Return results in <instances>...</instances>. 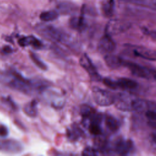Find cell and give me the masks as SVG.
<instances>
[{
    "label": "cell",
    "instance_id": "cell-1",
    "mask_svg": "<svg viewBox=\"0 0 156 156\" xmlns=\"http://www.w3.org/2000/svg\"><path fill=\"white\" fill-rule=\"evenodd\" d=\"M7 82L10 87L28 94H30L37 90H42L45 87L43 82H36L24 78L15 72L9 74Z\"/></svg>",
    "mask_w": 156,
    "mask_h": 156
},
{
    "label": "cell",
    "instance_id": "cell-2",
    "mask_svg": "<svg viewBox=\"0 0 156 156\" xmlns=\"http://www.w3.org/2000/svg\"><path fill=\"white\" fill-rule=\"evenodd\" d=\"M38 31L45 37L57 41L65 43L68 36L60 29L49 25H41L38 27Z\"/></svg>",
    "mask_w": 156,
    "mask_h": 156
},
{
    "label": "cell",
    "instance_id": "cell-3",
    "mask_svg": "<svg viewBox=\"0 0 156 156\" xmlns=\"http://www.w3.org/2000/svg\"><path fill=\"white\" fill-rule=\"evenodd\" d=\"M92 95L95 102L100 106H108L114 104L115 95L107 90L95 87L92 89Z\"/></svg>",
    "mask_w": 156,
    "mask_h": 156
},
{
    "label": "cell",
    "instance_id": "cell-4",
    "mask_svg": "<svg viewBox=\"0 0 156 156\" xmlns=\"http://www.w3.org/2000/svg\"><path fill=\"white\" fill-rule=\"evenodd\" d=\"M79 62L80 65L88 73L91 80L100 81L101 80V76L98 74L95 66L86 54H84L82 55L80 58Z\"/></svg>",
    "mask_w": 156,
    "mask_h": 156
},
{
    "label": "cell",
    "instance_id": "cell-5",
    "mask_svg": "<svg viewBox=\"0 0 156 156\" xmlns=\"http://www.w3.org/2000/svg\"><path fill=\"white\" fill-rule=\"evenodd\" d=\"M124 65L127 66L132 74L136 77L149 79L152 75V73L150 70L138 64L132 62H124Z\"/></svg>",
    "mask_w": 156,
    "mask_h": 156
},
{
    "label": "cell",
    "instance_id": "cell-6",
    "mask_svg": "<svg viewBox=\"0 0 156 156\" xmlns=\"http://www.w3.org/2000/svg\"><path fill=\"white\" fill-rule=\"evenodd\" d=\"M133 98H131L129 95L119 93L115 96L114 104L117 108L122 111H131L132 102Z\"/></svg>",
    "mask_w": 156,
    "mask_h": 156
},
{
    "label": "cell",
    "instance_id": "cell-7",
    "mask_svg": "<svg viewBox=\"0 0 156 156\" xmlns=\"http://www.w3.org/2000/svg\"><path fill=\"white\" fill-rule=\"evenodd\" d=\"M116 48V44L111 36L105 34L99 40L98 44V51L102 54L112 53Z\"/></svg>",
    "mask_w": 156,
    "mask_h": 156
},
{
    "label": "cell",
    "instance_id": "cell-8",
    "mask_svg": "<svg viewBox=\"0 0 156 156\" xmlns=\"http://www.w3.org/2000/svg\"><path fill=\"white\" fill-rule=\"evenodd\" d=\"M23 149L20 143L13 140H0V151L9 153L19 152Z\"/></svg>",
    "mask_w": 156,
    "mask_h": 156
},
{
    "label": "cell",
    "instance_id": "cell-9",
    "mask_svg": "<svg viewBox=\"0 0 156 156\" xmlns=\"http://www.w3.org/2000/svg\"><path fill=\"white\" fill-rule=\"evenodd\" d=\"M128 27L129 26L122 22L118 21H110L106 26L105 34L112 37L124 32Z\"/></svg>",
    "mask_w": 156,
    "mask_h": 156
},
{
    "label": "cell",
    "instance_id": "cell-10",
    "mask_svg": "<svg viewBox=\"0 0 156 156\" xmlns=\"http://www.w3.org/2000/svg\"><path fill=\"white\" fill-rule=\"evenodd\" d=\"M133 146V142L131 140L120 139L115 143V151L119 155H127L132 151Z\"/></svg>",
    "mask_w": 156,
    "mask_h": 156
},
{
    "label": "cell",
    "instance_id": "cell-11",
    "mask_svg": "<svg viewBox=\"0 0 156 156\" xmlns=\"http://www.w3.org/2000/svg\"><path fill=\"white\" fill-rule=\"evenodd\" d=\"M134 54L139 57L148 60H156V51L146 48H138L134 49Z\"/></svg>",
    "mask_w": 156,
    "mask_h": 156
},
{
    "label": "cell",
    "instance_id": "cell-12",
    "mask_svg": "<svg viewBox=\"0 0 156 156\" xmlns=\"http://www.w3.org/2000/svg\"><path fill=\"white\" fill-rule=\"evenodd\" d=\"M104 61L106 65L112 69H116L124 65V60L119 57L113 55L111 53L105 54L104 57Z\"/></svg>",
    "mask_w": 156,
    "mask_h": 156
},
{
    "label": "cell",
    "instance_id": "cell-13",
    "mask_svg": "<svg viewBox=\"0 0 156 156\" xmlns=\"http://www.w3.org/2000/svg\"><path fill=\"white\" fill-rule=\"evenodd\" d=\"M18 43L20 46L23 47L32 46V47L37 49H39L43 46L41 41H40L34 36H27L23 37L18 40Z\"/></svg>",
    "mask_w": 156,
    "mask_h": 156
},
{
    "label": "cell",
    "instance_id": "cell-14",
    "mask_svg": "<svg viewBox=\"0 0 156 156\" xmlns=\"http://www.w3.org/2000/svg\"><path fill=\"white\" fill-rule=\"evenodd\" d=\"M116 83L118 88L124 90H133L138 87V83L136 81L126 77L119 78L116 80Z\"/></svg>",
    "mask_w": 156,
    "mask_h": 156
},
{
    "label": "cell",
    "instance_id": "cell-15",
    "mask_svg": "<svg viewBox=\"0 0 156 156\" xmlns=\"http://www.w3.org/2000/svg\"><path fill=\"white\" fill-rule=\"evenodd\" d=\"M132 110L136 112H143L146 110H149L148 101H146L141 99L133 98L132 102Z\"/></svg>",
    "mask_w": 156,
    "mask_h": 156
},
{
    "label": "cell",
    "instance_id": "cell-16",
    "mask_svg": "<svg viewBox=\"0 0 156 156\" xmlns=\"http://www.w3.org/2000/svg\"><path fill=\"white\" fill-rule=\"evenodd\" d=\"M80 111L81 115L85 119L90 120L97 114L93 108L86 104H83L80 107Z\"/></svg>",
    "mask_w": 156,
    "mask_h": 156
},
{
    "label": "cell",
    "instance_id": "cell-17",
    "mask_svg": "<svg viewBox=\"0 0 156 156\" xmlns=\"http://www.w3.org/2000/svg\"><path fill=\"white\" fill-rule=\"evenodd\" d=\"M114 7V0H105L102 4V10L104 15L108 17L111 16L113 13Z\"/></svg>",
    "mask_w": 156,
    "mask_h": 156
},
{
    "label": "cell",
    "instance_id": "cell-18",
    "mask_svg": "<svg viewBox=\"0 0 156 156\" xmlns=\"http://www.w3.org/2000/svg\"><path fill=\"white\" fill-rule=\"evenodd\" d=\"M105 124L106 127L112 132H116L119 127L118 121L114 117L107 115L105 118Z\"/></svg>",
    "mask_w": 156,
    "mask_h": 156
},
{
    "label": "cell",
    "instance_id": "cell-19",
    "mask_svg": "<svg viewBox=\"0 0 156 156\" xmlns=\"http://www.w3.org/2000/svg\"><path fill=\"white\" fill-rule=\"evenodd\" d=\"M70 26L76 30H82L85 26V20L83 15H81L79 17H74L70 20Z\"/></svg>",
    "mask_w": 156,
    "mask_h": 156
},
{
    "label": "cell",
    "instance_id": "cell-20",
    "mask_svg": "<svg viewBox=\"0 0 156 156\" xmlns=\"http://www.w3.org/2000/svg\"><path fill=\"white\" fill-rule=\"evenodd\" d=\"M58 17V13L55 10H49L42 12L40 18L43 21L49 22L56 20Z\"/></svg>",
    "mask_w": 156,
    "mask_h": 156
},
{
    "label": "cell",
    "instance_id": "cell-21",
    "mask_svg": "<svg viewBox=\"0 0 156 156\" xmlns=\"http://www.w3.org/2000/svg\"><path fill=\"white\" fill-rule=\"evenodd\" d=\"M82 132L77 126H72L67 131V136L71 140H76L82 135Z\"/></svg>",
    "mask_w": 156,
    "mask_h": 156
},
{
    "label": "cell",
    "instance_id": "cell-22",
    "mask_svg": "<svg viewBox=\"0 0 156 156\" xmlns=\"http://www.w3.org/2000/svg\"><path fill=\"white\" fill-rule=\"evenodd\" d=\"M37 102L35 100H34L28 103L24 107L25 113L30 116H35L37 113Z\"/></svg>",
    "mask_w": 156,
    "mask_h": 156
},
{
    "label": "cell",
    "instance_id": "cell-23",
    "mask_svg": "<svg viewBox=\"0 0 156 156\" xmlns=\"http://www.w3.org/2000/svg\"><path fill=\"white\" fill-rule=\"evenodd\" d=\"M128 2L133 3L135 4L147 6L153 9L154 4L156 2V0H122Z\"/></svg>",
    "mask_w": 156,
    "mask_h": 156
},
{
    "label": "cell",
    "instance_id": "cell-24",
    "mask_svg": "<svg viewBox=\"0 0 156 156\" xmlns=\"http://www.w3.org/2000/svg\"><path fill=\"white\" fill-rule=\"evenodd\" d=\"M58 9L64 13H69L70 12L74 11L76 9V7L74 4L68 2H63L59 4Z\"/></svg>",
    "mask_w": 156,
    "mask_h": 156
},
{
    "label": "cell",
    "instance_id": "cell-25",
    "mask_svg": "<svg viewBox=\"0 0 156 156\" xmlns=\"http://www.w3.org/2000/svg\"><path fill=\"white\" fill-rule=\"evenodd\" d=\"M103 83L105 86L113 90H115L118 88L116 81H115L110 78H107V77L104 78L103 79Z\"/></svg>",
    "mask_w": 156,
    "mask_h": 156
},
{
    "label": "cell",
    "instance_id": "cell-26",
    "mask_svg": "<svg viewBox=\"0 0 156 156\" xmlns=\"http://www.w3.org/2000/svg\"><path fill=\"white\" fill-rule=\"evenodd\" d=\"M97 151L93 147H86L82 152V155H86V156H94L98 154Z\"/></svg>",
    "mask_w": 156,
    "mask_h": 156
},
{
    "label": "cell",
    "instance_id": "cell-27",
    "mask_svg": "<svg viewBox=\"0 0 156 156\" xmlns=\"http://www.w3.org/2000/svg\"><path fill=\"white\" fill-rule=\"evenodd\" d=\"M31 58L33 60V61L35 63V64L38 66L40 67V68L43 69H46V66L44 64V63H43L39 58L38 57L35 55L34 54H33L32 55H31Z\"/></svg>",
    "mask_w": 156,
    "mask_h": 156
},
{
    "label": "cell",
    "instance_id": "cell-28",
    "mask_svg": "<svg viewBox=\"0 0 156 156\" xmlns=\"http://www.w3.org/2000/svg\"><path fill=\"white\" fill-rule=\"evenodd\" d=\"M146 116L151 121L156 122V111L147 110L146 112Z\"/></svg>",
    "mask_w": 156,
    "mask_h": 156
},
{
    "label": "cell",
    "instance_id": "cell-29",
    "mask_svg": "<svg viewBox=\"0 0 156 156\" xmlns=\"http://www.w3.org/2000/svg\"><path fill=\"white\" fill-rule=\"evenodd\" d=\"M9 133L8 129L4 126H0V136L1 137H5Z\"/></svg>",
    "mask_w": 156,
    "mask_h": 156
},
{
    "label": "cell",
    "instance_id": "cell-30",
    "mask_svg": "<svg viewBox=\"0 0 156 156\" xmlns=\"http://www.w3.org/2000/svg\"><path fill=\"white\" fill-rule=\"evenodd\" d=\"M147 34L151 37V38L156 41V30H151L148 31Z\"/></svg>",
    "mask_w": 156,
    "mask_h": 156
},
{
    "label": "cell",
    "instance_id": "cell-31",
    "mask_svg": "<svg viewBox=\"0 0 156 156\" xmlns=\"http://www.w3.org/2000/svg\"><path fill=\"white\" fill-rule=\"evenodd\" d=\"M152 138H153V141H154V142L156 144V134H154V135H153Z\"/></svg>",
    "mask_w": 156,
    "mask_h": 156
},
{
    "label": "cell",
    "instance_id": "cell-32",
    "mask_svg": "<svg viewBox=\"0 0 156 156\" xmlns=\"http://www.w3.org/2000/svg\"><path fill=\"white\" fill-rule=\"evenodd\" d=\"M153 76H154V79L156 80V72H155L154 73H153Z\"/></svg>",
    "mask_w": 156,
    "mask_h": 156
}]
</instances>
